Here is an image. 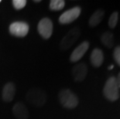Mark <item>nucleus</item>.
<instances>
[{
    "mask_svg": "<svg viewBox=\"0 0 120 119\" xmlns=\"http://www.w3.org/2000/svg\"><path fill=\"white\" fill-rule=\"evenodd\" d=\"M47 93L44 90L36 87L29 90L26 94V100L35 107H42L47 101Z\"/></svg>",
    "mask_w": 120,
    "mask_h": 119,
    "instance_id": "obj_1",
    "label": "nucleus"
},
{
    "mask_svg": "<svg viewBox=\"0 0 120 119\" xmlns=\"http://www.w3.org/2000/svg\"><path fill=\"white\" fill-rule=\"evenodd\" d=\"M103 94L107 100L112 102L119 98V87L116 77L112 76L106 80L103 88Z\"/></svg>",
    "mask_w": 120,
    "mask_h": 119,
    "instance_id": "obj_2",
    "label": "nucleus"
},
{
    "mask_svg": "<svg viewBox=\"0 0 120 119\" xmlns=\"http://www.w3.org/2000/svg\"><path fill=\"white\" fill-rule=\"evenodd\" d=\"M58 99L60 105L67 109H74L78 105L79 103L78 96L70 89L60 90L58 94Z\"/></svg>",
    "mask_w": 120,
    "mask_h": 119,
    "instance_id": "obj_3",
    "label": "nucleus"
},
{
    "mask_svg": "<svg viewBox=\"0 0 120 119\" xmlns=\"http://www.w3.org/2000/svg\"><path fill=\"white\" fill-rule=\"evenodd\" d=\"M81 36V29L79 27L72 28L68 33L63 37L60 43V49L61 50H67L73 46Z\"/></svg>",
    "mask_w": 120,
    "mask_h": 119,
    "instance_id": "obj_4",
    "label": "nucleus"
},
{
    "mask_svg": "<svg viewBox=\"0 0 120 119\" xmlns=\"http://www.w3.org/2000/svg\"><path fill=\"white\" fill-rule=\"evenodd\" d=\"M53 25L52 20L47 17H44L38 23L37 30L39 34L43 39L48 40L53 33Z\"/></svg>",
    "mask_w": 120,
    "mask_h": 119,
    "instance_id": "obj_5",
    "label": "nucleus"
},
{
    "mask_svg": "<svg viewBox=\"0 0 120 119\" xmlns=\"http://www.w3.org/2000/svg\"><path fill=\"white\" fill-rule=\"evenodd\" d=\"M29 24L26 22L17 21L13 22L9 26L10 34L16 37H24L26 36L29 32Z\"/></svg>",
    "mask_w": 120,
    "mask_h": 119,
    "instance_id": "obj_6",
    "label": "nucleus"
},
{
    "mask_svg": "<svg viewBox=\"0 0 120 119\" xmlns=\"http://www.w3.org/2000/svg\"><path fill=\"white\" fill-rule=\"evenodd\" d=\"M81 7H73V8L65 11L63 14H61V16L59 17V22L62 25L70 24L78 18L81 15Z\"/></svg>",
    "mask_w": 120,
    "mask_h": 119,
    "instance_id": "obj_7",
    "label": "nucleus"
},
{
    "mask_svg": "<svg viewBox=\"0 0 120 119\" xmlns=\"http://www.w3.org/2000/svg\"><path fill=\"white\" fill-rule=\"evenodd\" d=\"M73 79L76 82L83 81L88 74V66L85 63H80L72 68Z\"/></svg>",
    "mask_w": 120,
    "mask_h": 119,
    "instance_id": "obj_8",
    "label": "nucleus"
},
{
    "mask_svg": "<svg viewBox=\"0 0 120 119\" xmlns=\"http://www.w3.org/2000/svg\"><path fill=\"white\" fill-rule=\"evenodd\" d=\"M89 42L88 41H83L81 44H79L78 46L74 50L72 54L70 56V61L72 63H75L79 61L81 58L83 57V56L85 54V53L88 51L89 48Z\"/></svg>",
    "mask_w": 120,
    "mask_h": 119,
    "instance_id": "obj_9",
    "label": "nucleus"
},
{
    "mask_svg": "<svg viewBox=\"0 0 120 119\" xmlns=\"http://www.w3.org/2000/svg\"><path fill=\"white\" fill-rule=\"evenodd\" d=\"M16 94V86L13 83L9 82L4 85L2 91V98L5 102H11Z\"/></svg>",
    "mask_w": 120,
    "mask_h": 119,
    "instance_id": "obj_10",
    "label": "nucleus"
},
{
    "mask_svg": "<svg viewBox=\"0 0 120 119\" xmlns=\"http://www.w3.org/2000/svg\"><path fill=\"white\" fill-rule=\"evenodd\" d=\"M12 113L17 119H28L29 112L26 107L22 102H17L12 107Z\"/></svg>",
    "mask_w": 120,
    "mask_h": 119,
    "instance_id": "obj_11",
    "label": "nucleus"
},
{
    "mask_svg": "<svg viewBox=\"0 0 120 119\" xmlns=\"http://www.w3.org/2000/svg\"><path fill=\"white\" fill-rule=\"evenodd\" d=\"M90 60L93 67H100L104 62V54L102 50L99 48H94L91 54Z\"/></svg>",
    "mask_w": 120,
    "mask_h": 119,
    "instance_id": "obj_12",
    "label": "nucleus"
},
{
    "mask_svg": "<svg viewBox=\"0 0 120 119\" xmlns=\"http://www.w3.org/2000/svg\"><path fill=\"white\" fill-rule=\"evenodd\" d=\"M105 16V11L101 9H98L94 11L88 20V25L91 27H95L101 23Z\"/></svg>",
    "mask_w": 120,
    "mask_h": 119,
    "instance_id": "obj_13",
    "label": "nucleus"
},
{
    "mask_svg": "<svg viewBox=\"0 0 120 119\" xmlns=\"http://www.w3.org/2000/svg\"><path fill=\"white\" fill-rule=\"evenodd\" d=\"M101 42L105 47L108 48H112L114 46V35L112 32L106 31L102 33L101 36Z\"/></svg>",
    "mask_w": 120,
    "mask_h": 119,
    "instance_id": "obj_14",
    "label": "nucleus"
},
{
    "mask_svg": "<svg viewBox=\"0 0 120 119\" xmlns=\"http://www.w3.org/2000/svg\"><path fill=\"white\" fill-rule=\"evenodd\" d=\"M65 6V2L64 0H51L50 2V9L52 11H60L63 9Z\"/></svg>",
    "mask_w": 120,
    "mask_h": 119,
    "instance_id": "obj_15",
    "label": "nucleus"
},
{
    "mask_svg": "<svg viewBox=\"0 0 120 119\" xmlns=\"http://www.w3.org/2000/svg\"><path fill=\"white\" fill-rule=\"evenodd\" d=\"M118 20H119V12H113L109 19V26L111 29H115L117 23H118Z\"/></svg>",
    "mask_w": 120,
    "mask_h": 119,
    "instance_id": "obj_16",
    "label": "nucleus"
},
{
    "mask_svg": "<svg viewBox=\"0 0 120 119\" xmlns=\"http://www.w3.org/2000/svg\"><path fill=\"white\" fill-rule=\"evenodd\" d=\"M12 6L16 10H20L23 9L26 5V0H12Z\"/></svg>",
    "mask_w": 120,
    "mask_h": 119,
    "instance_id": "obj_17",
    "label": "nucleus"
},
{
    "mask_svg": "<svg viewBox=\"0 0 120 119\" xmlns=\"http://www.w3.org/2000/svg\"><path fill=\"white\" fill-rule=\"evenodd\" d=\"M113 57L116 64L120 67V46L116 47L113 51Z\"/></svg>",
    "mask_w": 120,
    "mask_h": 119,
    "instance_id": "obj_18",
    "label": "nucleus"
},
{
    "mask_svg": "<svg viewBox=\"0 0 120 119\" xmlns=\"http://www.w3.org/2000/svg\"><path fill=\"white\" fill-rule=\"evenodd\" d=\"M116 80H117V83H118L119 87L120 88V72L119 73L118 76H117V77H116Z\"/></svg>",
    "mask_w": 120,
    "mask_h": 119,
    "instance_id": "obj_19",
    "label": "nucleus"
},
{
    "mask_svg": "<svg viewBox=\"0 0 120 119\" xmlns=\"http://www.w3.org/2000/svg\"><path fill=\"white\" fill-rule=\"evenodd\" d=\"M113 68H114V65H110V66H109V70H112V69H113Z\"/></svg>",
    "mask_w": 120,
    "mask_h": 119,
    "instance_id": "obj_20",
    "label": "nucleus"
},
{
    "mask_svg": "<svg viewBox=\"0 0 120 119\" xmlns=\"http://www.w3.org/2000/svg\"><path fill=\"white\" fill-rule=\"evenodd\" d=\"M34 2H36V3H37V2H40L41 1H40V0H35V1H34Z\"/></svg>",
    "mask_w": 120,
    "mask_h": 119,
    "instance_id": "obj_21",
    "label": "nucleus"
},
{
    "mask_svg": "<svg viewBox=\"0 0 120 119\" xmlns=\"http://www.w3.org/2000/svg\"><path fill=\"white\" fill-rule=\"evenodd\" d=\"M0 2H1V0H0Z\"/></svg>",
    "mask_w": 120,
    "mask_h": 119,
    "instance_id": "obj_22",
    "label": "nucleus"
}]
</instances>
